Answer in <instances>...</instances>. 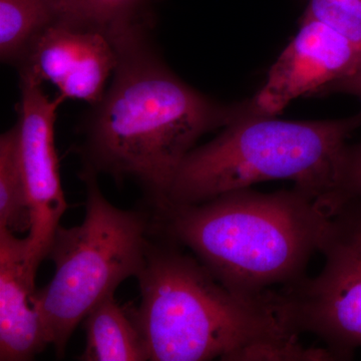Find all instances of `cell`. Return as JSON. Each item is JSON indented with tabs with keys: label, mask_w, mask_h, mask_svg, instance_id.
<instances>
[{
	"label": "cell",
	"mask_w": 361,
	"mask_h": 361,
	"mask_svg": "<svg viewBox=\"0 0 361 361\" xmlns=\"http://www.w3.org/2000/svg\"><path fill=\"white\" fill-rule=\"evenodd\" d=\"M118 63L82 123V168L116 182L134 180L157 208L166 203L180 164L207 133L224 128L246 102L224 106L176 75L147 32L116 40Z\"/></svg>",
	"instance_id": "6da1fadb"
},
{
	"label": "cell",
	"mask_w": 361,
	"mask_h": 361,
	"mask_svg": "<svg viewBox=\"0 0 361 361\" xmlns=\"http://www.w3.org/2000/svg\"><path fill=\"white\" fill-rule=\"evenodd\" d=\"M156 210L164 236L193 252L228 289L252 299L269 298L273 287L302 279L330 220L295 187L268 194L246 188Z\"/></svg>",
	"instance_id": "7a4b0ae2"
},
{
	"label": "cell",
	"mask_w": 361,
	"mask_h": 361,
	"mask_svg": "<svg viewBox=\"0 0 361 361\" xmlns=\"http://www.w3.org/2000/svg\"><path fill=\"white\" fill-rule=\"evenodd\" d=\"M141 303L130 307L152 361H235L242 350L297 337L269 298L240 296L166 237L149 241L137 275Z\"/></svg>",
	"instance_id": "3957f363"
},
{
	"label": "cell",
	"mask_w": 361,
	"mask_h": 361,
	"mask_svg": "<svg viewBox=\"0 0 361 361\" xmlns=\"http://www.w3.org/2000/svg\"><path fill=\"white\" fill-rule=\"evenodd\" d=\"M360 126L361 111L343 120L294 122L253 113L248 101L220 135L188 154L160 208L202 203L266 180H289L330 216L346 141Z\"/></svg>",
	"instance_id": "277c9868"
},
{
	"label": "cell",
	"mask_w": 361,
	"mask_h": 361,
	"mask_svg": "<svg viewBox=\"0 0 361 361\" xmlns=\"http://www.w3.org/2000/svg\"><path fill=\"white\" fill-rule=\"evenodd\" d=\"M80 178L85 189L84 220L56 229L47 256L56 268L54 277L32 297L45 341L59 357L90 310L141 273L154 229L146 214L114 206L96 173L82 168Z\"/></svg>",
	"instance_id": "5b68a950"
},
{
	"label": "cell",
	"mask_w": 361,
	"mask_h": 361,
	"mask_svg": "<svg viewBox=\"0 0 361 361\" xmlns=\"http://www.w3.org/2000/svg\"><path fill=\"white\" fill-rule=\"evenodd\" d=\"M319 252L324 264L317 276L276 290L278 313L294 334H314L349 360L361 348V199L330 216Z\"/></svg>",
	"instance_id": "8992f818"
},
{
	"label": "cell",
	"mask_w": 361,
	"mask_h": 361,
	"mask_svg": "<svg viewBox=\"0 0 361 361\" xmlns=\"http://www.w3.org/2000/svg\"><path fill=\"white\" fill-rule=\"evenodd\" d=\"M20 87L16 127L20 167L32 214V227L26 236L28 263L37 272L68 208L54 139L58 111L66 99L59 94L49 96L44 85L30 78H20Z\"/></svg>",
	"instance_id": "52a82bcc"
},
{
	"label": "cell",
	"mask_w": 361,
	"mask_h": 361,
	"mask_svg": "<svg viewBox=\"0 0 361 361\" xmlns=\"http://www.w3.org/2000/svg\"><path fill=\"white\" fill-rule=\"evenodd\" d=\"M118 63L116 40L108 32L61 18L40 33L20 63V78L49 82L65 99L99 103Z\"/></svg>",
	"instance_id": "ba28073f"
},
{
	"label": "cell",
	"mask_w": 361,
	"mask_h": 361,
	"mask_svg": "<svg viewBox=\"0 0 361 361\" xmlns=\"http://www.w3.org/2000/svg\"><path fill=\"white\" fill-rule=\"evenodd\" d=\"M361 51L348 37L304 13L300 27L249 101L253 113L276 116L294 99L326 92L355 75Z\"/></svg>",
	"instance_id": "9c48e42d"
},
{
	"label": "cell",
	"mask_w": 361,
	"mask_h": 361,
	"mask_svg": "<svg viewBox=\"0 0 361 361\" xmlns=\"http://www.w3.org/2000/svg\"><path fill=\"white\" fill-rule=\"evenodd\" d=\"M37 273L28 263L27 238L0 229V360H30L47 346L33 304Z\"/></svg>",
	"instance_id": "30bf717a"
},
{
	"label": "cell",
	"mask_w": 361,
	"mask_h": 361,
	"mask_svg": "<svg viewBox=\"0 0 361 361\" xmlns=\"http://www.w3.org/2000/svg\"><path fill=\"white\" fill-rule=\"evenodd\" d=\"M85 346L82 361L149 360L146 342L130 308L116 302L115 295L94 306L84 319Z\"/></svg>",
	"instance_id": "8fae6325"
},
{
	"label": "cell",
	"mask_w": 361,
	"mask_h": 361,
	"mask_svg": "<svg viewBox=\"0 0 361 361\" xmlns=\"http://www.w3.org/2000/svg\"><path fill=\"white\" fill-rule=\"evenodd\" d=\"M63 18V0H0V58L16 66L49 25Z\"/></svg>",
	"instance_id": "7c38bea8"
},
{
	"label": "cell",
	"mask_w": 361,
	"mask_h": 361,
	"mask_svg": "<svg viewBox=\"0 0 361 361\" xmlns=\"http://www.w3.org/2000/svg\"><path fill=\"white\" fill-rule=\"evenodd\" d=\"M149 0H63V18L101 28L113 37L148 30Z\"/></svg>",
	"instance_id": "4fadbf2b"
},
{
	"label": "cell",
	"mask_w": 361,
	"mask_h": 361,
	"mask_svg": "<svg viewBox=\"0 0 361 361\" xmlns=\"http://www.w3.org/2000/svg\"><path fill=\"white\" fill-rule=\"evenodd\" d=\"M32 214L20 155L16 125L0 137V229L30 232Z\"/></svg>",
	"instance_id": "5bb4252c"
},
{
	"label": "cell",
	"mask_w": 361,
	"mask_h": 361,
	"mask_svg": "<svg viewBox=\"0 0 361 361\" xmlns=\"http://www.w3.org/2000/svg\"><path fill=\"white\" fill-rule=\"evenodd\" d=\"M305 13L331 26L361 51V0H307Z\"/></svg>",
	"instance_id": "9a60e30c"
},
{
	"label": "cell",
	"mask_w": 361,
	"mask_h": 361,
	"mask_svg": "<svg viewBox=\"0 0 361 361\" xmlns=\"http://www.w3.org/2000/svg\"><path fill=\"white\" fill-rule=\"evenodd\" d=\"M351 199H361V142L346 149L341 183L334 200V212Z\"/></svg>",
	"instance_id": "2e32d148"
},
{
	"label": "cell",
	"mask_w": 361,
	"mask_h": 361,
	"mask_svg": "<svg viewBox=\"0 0 361 361\" xmlns=\"http://www.w3.org/2000/svg\"><path fill=\"white\" fill-rule=\"evenodd\" d=\"M327 92H346L357 97L361 102V66L355 75L332 85Z\"/></svg>",
	"instance_id": "e0dca14e"
}]
</instances>
